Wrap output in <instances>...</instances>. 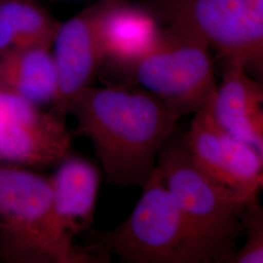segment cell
<instances>
[{
  "instance_id": "obj_8",
  "label": "cell",
  "mask_w": 263,
  "mask_h": 263,
  "mask_svg": "<svg viewBox=\"0 0 263 263\" xmlns=\"http://www.w3.org/2000/svg\"><path fill=\"white\" fill-rule=\"evenodd\" d=\"M106 0L61 24L52 54L58 74V94L52 112L65 119L70 104L89 87L104 65L102 18Z\"/></svg>"
},
{
  "instance_id": "obj_10",
  "label": "cell",
  "mask_w": 263,
  "mask_h": 263,
  "mask_svg": "<svg viewBox=\"0 0 263 263\" xmlns=\"http://www.w3.org/2000/svg\"><path fill=\"white\" fill-rule=\"evenodd\" d=\"M49 179L52 204L62 230L72 241L94 220L101 173L83 157L68 154Z\"/></svg>"
},
{
  "instance_id": "obj_9",
  "label": "cell",
  "mask_w": 263,
  "mask_h": 263,
  "mask_svg": "<svg viewBox=\"0 0 263 263\" xmlns=\"http://www.w3.org/2000/svg\"><path fill=\"white\" fill-rule=\"evenodd\" d=\"M263 89L241 61H226L212 100L216 123L263 155Z\"/></svg>"
},
{
  "instance_id": "obj_4",
  "label": "cell",
  "mask_w": 263,
  "mask_h": 263,
  "mask_svg": "<svg viewBox=\"0 0 263 263\" xmlns=\"http://www.w3.org/2000/svg\"><path fill=\"white\" fill-rule=\"evenodd\" d=\"M156 171L214 262H228L244 235L241 216L249 202L198 168L185 137L170 138L160 151Z\"/></svg>"
},
{
  "instance_id": "obj_3",
  "label": "cell",
  "mask_w": 263,
  "mask_h": 263,
  "mask_svg": "<svg viewBox=\"0 0 263 263\" xmlns=\"http://www.w3.org/2000/svg\"><path fill=\"white\" fill-rule=\"evenodd\" d=\"M142 190L136 207L120 226L91 232L90 254H113L127 263L214 262L156 169Z\"/></svg>"
},
{
  "instance_id": "obj_1",
  "label": "cell",
  "mask_w": 263,
  "mask_h": 263,
  "mask_svg": "<svg viewBox=\"0 0 263 263\" xmlns=\"http://www.w3.org/2000/svg\"><path fill=\"white\" fill-rule=\"evenodd\" d=\"M77 133L90 139L108 182L142 187L179 117L138 86L87 87L70 104Z\"/></svg>"
},
{
  "instance_id": "obj_11",
  "label": "cell",
  "mask_w": 263,
  "mask_h": 263,
  "mask_svg": "<svg viewBox=\"0 0 263 263\" xmlns=\"http://www.w3.org/2000/svg\"><path fill=\"white\" fill-rule=\"evenodd\" d=\"M161 29L151 12L122 0H106L102 18L104 63L123 72L151 50Z\"/></svg>"
},
{
  "instance_id": "obj_14",
  "label": "cell",
  "mask_w": 263,
  "mask_h": 263,
  "mask_svg": "<svg viewBox=\"0 0 263 263\" xmlns=\"http://www.w3.org/2000/svg\"><path fill=\"white\" fill-rule=\"evenodd\" d=\"M241 219L247 240L240 250H236L228 263H262L263 213L257 199L245 206Z\"/></svg>"
},
{
  "instance_id": "obj_13",
  "label": "cell",
  "mask_w": 263,
  "mask_h": 263,
  "mask_svg": "<svg viewBox=\"0 0 263 263\" xmlns=\"http://www.w3.org/2000/svg\"><path fill=\"white\" fill-rule=\"evenodd\" d=\"M60 23L28 0H0V56L52 47Z\"/></svg>"
},
{
  "instance_id": "obj_2",
  "label": "cell",
  "mask_w": 263,
  "mask_h": 263,
  "mask_svg": "<svg viewBox=\"0 0 263 263\" xmlns=\"http://www.w3.org/2000/svg\"><path fill=\"white\" fill-rule=\"evenodd\" d=\"M0 257L13 262H95L64 233L49 179L0 162Z\"/></svg>"
},
{
  "instance_id": "obj_7",
  "label": "cell",
  "mask_w": 263,
  "mask_h": 263,
  "mask_svg": "<svg viewBox=\"0 0 263 263\" xmlns=\"http://www.w3.org/2000/svg\"><path fill=\"white\" fill-rule=\"evenodd\" d=\"M0 92V162L28 167L58 165L70 154L65 119Z\"/></svg>"
},
{
  "instance_id": "obj_5",
  "label": "cell",
  "mask_w": 263,
  "mask_h": 263,
  "mask_svg": "<svg viewBox=\"0 0 263 263\" xmlns=\"http://www.w3.org/2000/svg\"><path fill=\"white\" fill-rule=\"evenodd\" d=\"M126 83L157 97L179 117L209 104L216 83L210 47L182 28H162L151 50L122 72Z\"/></svg>"
},
{
  "instance_id": "obj_12",
  "label": "cell",
  "mask_w": 263,
  "mask_h": 263,
  "mask_svg": "<svg viewBox=\"0 0 263 263\" xmlns=\"http://www.w3.org/2000/svg\"><path fill=\"white\" fill-rule=\"evenodd\" d=\"M51 47H34L0 56V92L41 106L53 104L58 74Z\"/></svg>"
},
{
  "instance_id": "obj_6",
  "label": "cell",
  "mask_w": 263,
  "mask_h": 263,
  "mask_svg": "<svg viewBox=\"0 0 263 263\" xmlns=\"http://www.w3.org/2000/svg\"><path fill=\"white\" fill-rule=\"evenodd\" d=\"M169 26L182 28L237 60L254 78L262 74L263 0H157Z\"/></svg>"
}]
</instances>
